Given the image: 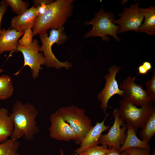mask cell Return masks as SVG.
Segmentation results:
<instances>
[{
  "label": "cell",
  "mask_w": 155,
  "mask_h": 155,
  "mask_svg": "<svg viewBox=\"0 0 155 155\" xmlns=\"http://www.w3.org/2000/svg\"><path fill=\"white\" fill-rule=\"evenodd\" d=\"M61 155H64L63 150L61 149L60 150Z\"/></svg>",
  "instance_id": "32"
},
{
  "label": "cell",
  "mask_w": 155,
  "mask_h": 155,
  "mask_svg": "<svg viewBox=\"0 0 155 155\" xmlns=\"http://www.w3.org/2000/svg\"><path fill=\"white\" fill-rule=\"evenodd\" d=\"M13 91L11 78L6 75L0 76V99L4 100L9 98Z\"/></svg>",
  "instance_id": "20"
},
{
  "label": "cell",
  "mask_w": 155,
  "mask_h": 155,
  "mask_svg": "<svg viewBox=\"0 0 155 155\" xmlns=\"http://www.w3.org/2000/svg\"><path fill=\"white\" fill-rule=\"evenodd\" d=\"M1 4L0 6V36L2 34V29L1 28L2 20L7 10L8 7L4 0H1Z\"/></svg>",
  "instance_id": "28"
},
{
  "label": "cell",
  "mask_w": 155,
  "mask_h": 155,
  "mask_svg": "<svg viewBox=\"0 0 155 155\" xmlns=\"http://www.w3.org/2000/svg\"><path fill=\"white\" fill-rule=\"evenodd\" d=\"M13 130V123L8 110L0 108V143L11 136Z\"/></svg>",
  "instance_id": "17"
},
{
  "label": "cell",
  "mask_w": 155,
  "mask_h": 155,
  "mask_svg": "<svg viewBox=\"0 0 155 155\" xmlns=\"http://www.w3.org/2000/svg\"><path fill=\"white\" fill-rule=\"evenodd\" d=\"M52 0H33L34 3L33 6L35 8L37 7L40 5L42 4L48 5L54 1Z\"/></svg>",
  "instance_id": "30"
},
{
  "label": "cell",
  "mask_w": 155,
  "mask_h": 155,
  "mask_svg": "<svg viewBox=\"0 0 155 155\" xmlns=\"http://www.w3.org/2000/svg\"><path fill=\"white\" fill-rule=\"evenodd\" d=\"M118 109L120 118L127 124L135 129H141L150 116L155 110V106L149 103L138 108L123 98L119 100Z\"/></svg>",
  "instance_id": "6"
},
{
  "label": "cell",
  "mask_w": 155,
  "mask_h": 155,
  "mask_svg": "<svg viewBox=\"0 0 155 155\" xmlns=\"http://www.w3.org/2000/svg\"><path fill=\"white\" fill-rule=\"evenodd\" d=\"M58 111L64 120L76 134L77 138L75 143L80 144L93 126L91 120L86 115L84 109L73 105L59 108Z\"/></svg>",
  "instance_id": "4"
},
{
  "label": "cell",
  "mask_w": 155,
  "mask_h": 155,
  "mask_svg": "<svg viewBox=\"0 0 155 155\" xmlns=\"http://www.w3.org/2000/svg\"><path fill=\"white\" fill-rule=\"evenodd\" d=\"M64 26L57 29H51L48 36L47 32L39 34L42 42L40 51L42 52L45 60V65L48 67H53L57 69L64 68L68 69L72 64L68 61L62 62L59 61L52 52V47L53 44L61 45L68 39L67 36L64 32Z\"/></svg>",
  "instance_id": "3"
},
{
  "label": "cell",
  "mask_w": 155,
  "mask_h": 155,
  "mask_svg": "<svg viewBox=\"0 0 155 155\" xmlns=\"http://www.w3.org/2000/svg\"><path fill=\"white\" fill-rule=\"evenodd\" d=\"M47 5L42 4L36 8L38 15V16L42 15L44 13L46 9Z\"/></svg>",
  "instance_id": "31"
},
{
  "label": "cell",
  "mask_w": 155,
  "mask_h": 155,
  "mask_svg": "<svg viewBox=\"0 0 155 155\" xmlns=\"http://www.w3.org/2000/svg\"><path fill=\"white\" fill-rule=\"evenodd\" d=\"M127 125L126 136L123 144L118 150L119 152H121L127 149L131 148H150L148 143L140 140L137 136V130L130 125Z\"/></svg>",
  "instance_id": "16"
},
{
  "label": "cell",
  "mask_w": 155,
  "mask_h": 155,
  "mask_svg": "<svg viewBox=\"0 0 155 155\" xmlns=\"http://www.w3.org/2000/svg\"><path fill=\"white\" fill-rule=\"evenodd\" d=\"M152 68V65L150 63L147 61H144L138 67V74L145 75Z\"/></svg>",
  "instance_id": "27"
},
{
  "label": "cell",
  "mask_w": 155,
  "mask_h": 155,
  "mask_svg": "<svg viewBox=\"0 0 155 155\" xmlns=\"http://www.w3.org/2000/svg\"><path fill=\"white\" fill-rule=\"evenodd\" d=\"M4 0L12 11L18 15L22 14L28 9L29 3L28 1L22 0Z\"/></svg>",
  "instance_id": "22"
},
{
  "label": "cell",
  "mask_w": 155,
  "mask_h": 155,
  "mask_svg": "<svg viewBox=\"0 0 155 155\" xmlns=\"http://www.w3.org/2000/svg\"><path fill=\"white\" fill-rule=\"evenodd\" d=\"M139 12L145 17V21L139 28L138 32H145L149 35L155 34V7L139 8Z\"/></svg>",
  "instance_id": "18"
},
{
  "label": "cell",
  "mask_w": 155,
  "mask_h": 155,
  "mask_svg": "<svg viewBox=\"0 0 155 155\" xmlns=\"http://www.w3.org/2000/svg\"><path fill=\"white\" fill-rule=\"evenodd\" d=\"M139 5L137 2L129 8H124L123 12L119 14L120 18L113 21L114 24H118L120 27L117 33L129 31L138 32L144 18L143 15L139 11Z\"/></svg>",
  "instance_id": "11"
},
{
  "label": "cell",
  "mask_w": 155,
  "mask_h": 155,
  "mask_svg": "<svg viewBox=\"0 0 155 155\" xmlns=\"http://www.w3.org/2000/svg\"><path fill=\"white\" fill-rule=\"evenodd\" d=\"M147 91L150 97L151 101H155V71L154 70L153 74L150 80L145 83Z\"/></svg>",
  "instance_id": "24"
},
{
  "label": "cell",
  "mask_w": 155,
  "mask_h": 155,
  "mask_svg": "<svg viewBox=\"0 0 155 155\" xmlns=\"http://www.w3.org/2000/svg\"><path fill=\"white\" fill-rule=\"evenodd\" d=\"M136 78L127 77L120 85L119 88L123 91V98L127 100L136 106H142L150 103L151 100L143 86L135 82Z\"/></svg>",
  "instance_id": "8"
},
{
  "label": "cell",
  "mask_w": 155,
  "mask_h": 155,
  "mask_svg": "<svg viewBox=\"0 0 155 155\" xmlns=\"http://www.w3.org/2000/svg\"><path fill=\"white\" fill-rule=\"evenodd\" d=\"M38 114V112L31 103L23 104L16 100L10 114L13 124L11 139L18 140L23 137L27 141L33 140L39 131L35 121Z\"/></svg>",
  "instance_id": "1"
},
{
  "label": "cell",
  "mask_w": 155,
  "mask_h": 155,
  "mask_svg": "<svg viewBox=\"0 0 155 155\" xmlns=\"http://www.w3.org/2000/svg\"><path fill=\"white\" fill-rule=\"evenodd\" d=\"M108 115V113L101 122H97L90 130L80 144V147L74 151L72 155H78L82 151L99 144V139L102 133L109 128V125L104 124Z\"/></svg>",
  "instance_id": "13"
},
{
  "label": "cell",
  "mask_w": 155,
  "mask_h": 155,
  "mask_svg": "<svg viewBox=\"0 0 155 155\" xmlns=\"http://www.w3.org/2000/svg\"><path fill=\"white\" fill-rule=\"evenodd\" d=\"M50 121L51 125L49 131L51 138L66 142L76 141V134L69 125L64 120L58 110L51 114Z\"/></svg>",
  "instance_id": "12"
},
{
  "label": "cell",
  "mask_w": 155,
  "mask_h": 155,
  "mask_svg": "<svg viewBox=\"0 0 155 155\" xmlns=\"http://www.w3.org/2000/svg\"><path fill=\"white\" fill-rule=\"evenodd\" d=\"M22 38L18 41V43L20 46H28L32 43L33 40L32 32L31 29L26 31L24 33Z\"/></svg>",
  "instance_id": "25"
},
{
  "label": "cell",
  "mask_w": 155,
  "mask_h": 155,
  "mask_svg": "<svg viewBox=\"0 0 155 155\" xmlns=\"http://www.w3.org/2000/svg\"><path fill=\"white\" fill-rule=\"evenodd\" d=\"M125 151L130 155H151L150 148H131L127 149Z\"/></svg>",
  "instance_id": "26"
},
{
  "label": "cell",
  "mask_w": 155,
  "mask_h": 155,
  "mask_svg": "<svg viewBox=\"0 0 155 155\" xmlns=\"http://www.w3.org/2000/svg\"><path fill=\"white\" fill-rule=\"evenodd\" d=\"M40 47L39 42L36 39H34L32 44L28 46H22L18 44L17 47L18 51L21 52L23 56V67L26 66L30 67L34 79L38 77L41 69V66L45 63L43 55L39 53Z\"/></svg>",
  "instance_id": "9"
},
{
  "label": "cell",
  "mask_w": 155,
  "mask_h": 155,
  "mask_svg": "<svg viewBox=\"0 0 155 155\" xmlns=\"http://www.w3.org/2000/svg\"><path fill=\"white\" fill-rule=\"evenodd\" d=\"M121 68L116 65L111 67L108 73L104 76L106 80L104 88L98 95V99L101 102L100 107L103 112L105 114L108 106V102L111 98L115 94H117L123 98L124 96L123 90L119 89L117 81L116 80L117 74Z\"/></svg>",
  "instance_id": "10"
},
{
  "label": "cell",
  "mask_w": 155,
  "mask_h": 155,
  "mask_svg": "<svg viewBox=\"0 0 155 155\" xmlns=\"http://www.w3.org/2000/svg\"><path fill=\"white\" fill-rule=\"evenodd\" d=\"M113 114L114 118L113 124L107 134L101 135L99 143L102 145H106L108 148L118 150L125 140L127 125L124 123V122L120 118L118 109H115Z\"/></svg>",
  "instance_id": "7"
},
{
  "label": "cell",
  "mask_w": 155,
  "mask_h": 155,
  "mask_svg": "<svg viewBox=\"0 0 155 155\" xmlns=\"http://www.w3.org/2000/svg\"><path fill=\"white\" fill-rule=\"evenodd\" d=\"M105 155H130L127 152L124 151L120 152L118 150L115 149L108 148V150Z\"/></svg>",
  "instance_id": "29"
},
{
  "label": "cell",
  "mask_w": 155,
  "mask_h": 155,
  "mask_svg": "<svg viewBox=\"0 0 155 155\" xmlns=\"http://www.w3.org/2000/svg\"><path fill=\"white\" fill-rule=\"evenodd\" d=\"M108 150L106 145L95 146L80 152L79 155H105Z\"/></svg>",
  "instance_id": "23"
},
{
  "label": "cell",
  "mask_w": 155,
  "mask_h": 155,
  "mask_svg": "<svg viewBox=\"0 0 155 155\" xmlns=\"http://www.w3.org/2000/svg\"><path fill=\"white\" fill-rule=\"evenodd\" d=\"M20 145L18 140L7 139L0 143V155H20L18 152Z\"/></svg>",
  "instance_id": "21"
},
{
  "label": "cell",
  "mask_w": 155,
  "mask_h": 155,
  "mask_svg": "<svg viewBox=\"0 0 155 155\" xmlns=\"http://www.w3.org/2000/svg\"><path fill=\"white\" fill-rule=\"evenodd\" d=\"M115 19L112 13L105 12L103 8L101 9L98 13H95L94 17L92 20L85 22V25H92L93 27L84 37L87 38L99 36L102 40L108 41L109 38L107 36L109 35L113 37L116 41H120V38L117 35L120 27L113 23Z\"/></svg>",
  "instance_id": "5"
},
{
  "label": "cell",
  "mask_w": 155,
  "mask_h": 155,
  "mask_svg": "<svg viewBox=\"0 0 155 155\" xmlns=\"http://www.w3.org/2000/svg\"><path fill=\"white\" fill-rule=\"evenodd\" d=\"M1 2H0V6L1 5Z\"/></svg>",
  "instance_id": "33"
},
{
  "label": "cell",
  "mask_w": 155,
  "mask_h": 155,
  "mask_svg": "<svg viewBox=\"0 0 155 155\" xmlns=\"http://www.w3.org/2000/svg\"><path fill=\"white\" fill-rule=\"evenodd\" d=\"M73 0H57L48 5L46 10L38 16L32 28L33 37L50 29L63 26L72 14Z\"/></svg>",
  "instance_id": "2"
},
{
  "label": "cell",
  "mask_w": 155,
  "mask_h": 155,
  "mask_svg": "<svg viewBox=\"0 0 155 155\" xmlns=\"http://www.w3.org/2000/svg\"><path fill=\"white\" fill-rule=\"evenodd\" d=\"M38 16L36 8L33 6L22 14L13 18L11 28L24 32L32 28Z\"/></svg>",
  "instance_id": "14"
},
{
  "label": "cell",
  "mask_w": 155,
  "mask_h": 155,
  "mask_svg": "<svg viewBox=\"0 0 155 155\" xmlns=\"http://www.w3.org/2000/svg\"><path fill=\"white\" fill-rule=\"evenodd\" d=\"M24 33L11 28L7 30L2 29L0 36V55L5 51H18V40Z\"/></svg>",
  "instance_id": "15"
},
{
  "label": "cell",
  "mask_w": 155,
  "mask_h": 155,
  "mask_svg": "<svg viewBox=\"0 0 155 155\" xmlns=\"http://www.w3.org/2000/svg\"><path fill=\"white\" fill-rule=\"evenodd\" d=\"M141 129L140 136L142 140L148 143L155 133V110L150 115Z\"/></svg>",
  "instance_id": "19"
}]
</instances>
